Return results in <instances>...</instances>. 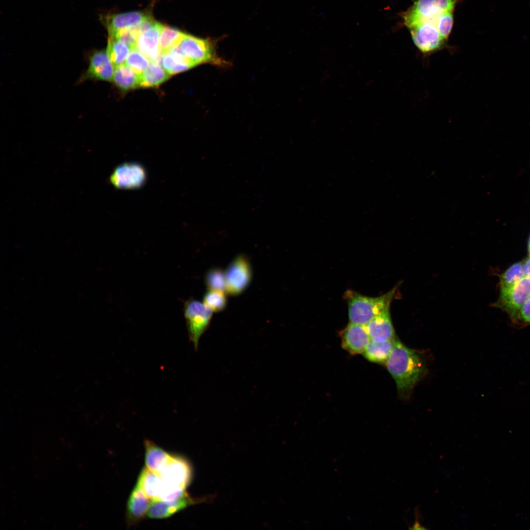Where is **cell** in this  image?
Returning a JSON list of instances; mask_svg holds the SVG:
<instances>
[{"mask_svg": "<svg viewBox=\"0 0 530 530\" xmlns=\"http://www.w3.org/2000/svg\"><path fill=\"white\" fill-rule=\"evenodd\" d=\"M394 340L384 342L371 340L363 353L364 357L370 362L385 364L392 350Z\"/></svg>", "mask_w": 530, "mask_h": 530, "instance_id": "44dd1931", "label": "cell"}, {"mask_svg": "<svg viewBox=\"0 0 530 530\" xmlns=\"http://www.w3.org/2000/svg\"><path fill=\"white\" fill-rule=\"evenodd\" d=\"M137 484L151 500L159 499L162 486L160 475L155 474L146 467L140 472Z\"/></svg>", "mask_w": 530, "mask_h": 530, "instance_id": "ffe728a7", "label": "cell"}, {"mask_svg": "<svg viewBox=\"0 0 530 530\" xmlns=\"http://www.w3.org/2000/svg\"><path fill=\"white\" fill-rule=\"evenodd\" d=\"M140 78V75L126 64H121L116 66L113 80L119 88L127 91L139 86Z\"/></svg>", "mask_w": 530, "mask_h": 530, "instance_id": "7402d4cb", "label": "cell"}, {"mask_svg": "<svg viewBox=\"0 0 530 530\" xmlns=\"http://www.w3.org/2000/svg\"><path fill=\"white\" fill-rule=\"evenodd\" d=\"M200 502V500L193 499L186 493L182 497L171 501L152 500L147 515L148 517L152 519L166 518L188 506Z\"/></svg>", "mask_w": 530, "mask_h": 530, "instance_id": "4fadbf2b", "label": "cell"}, {"mask_svg": "<svg viewBox=\"0 0 530 530\" xmlns=\"http://www.w3.org/2000/svg\"><path fill=\"white\" fill-rule=\"evenodd\" d=\"M106 50L112 63L117 66L123 64L127 59L131 49L117 39L108 37Z\"/></svg>", "mask_w": 530, "mask_h": 530, "instance_id": "d4e9b609", "label": "cell"}, {"mask_svg": "<svg viewBox=\"0 0 530 530\" xmlns=\"http://www.w3.org/2000/svg\"><path fill=\"white\" fill-rule=\"evenodd\" d=\"M149 64V60L137 49H134L130 52L125 64L140 75L148 67Z\"/></svg>", "mask_w": 530, "mask_h": 530, "instance_id": "f1b7e54d", "label": "cell"}, {"mask_svg": "<svg viewBox=\"0 0 530 530\" xmlns=\"http://www.w3.org/2000/svg\"><path fill=\"white\" fill-rule=\"evenodd\" d=\"M149 17L145 12L135 11L109 14L103 17L102 20L107 29L108 36H111L121 30L137 25Z\"/></svg>", "mask_w": 530, "mask_h": 530, "instance_id": "2e32d148", "label": "cell"}, {"mask_svg": "<svg viewBox=\"0 0 530 530\" xmlns=\"http://www.w3.org/2000/svg\"><path fill=\"white\" fill-rule=\"evenodd\" d=\"M178 47L183 54L195 66L207 63L224 67L230 65V63L218 56L213 43L209 39L185 34Z\"/></svg>", "mask_w": 530, "mask_h": 530, "instance_id": "3957f363", "label": "cell"}, {"mask_svg": "<svg viewBox=\"0 0 530 530\" xmlns=\"http://www.w3.org/2000/svg\"><path fill=\"white\" fill-rule=\"evenodd\" d=\"M530 298V278L525 276L513 286L500 289L496 306L517 320L525 303Z\"/></svg>", "mask_w": 530, "mask_h": 530, "instance_id": "8992f818", "label": "cell"}, {"mask_svg": "<svg viewBox=\"0 0 530 530\" xmlns=\"http://www.w3.org/2000/svg\"><path fill=\"white\" fill-rule=\"evenodd\" d=\"M160 476L163 486L185 490L192 478V469L185 458L172 455Z\"/></svg>", "mask_w": 530, "mask_h": 530, "instance_id": "30bf717a", "label": "cell"}, {"mask_svg": "<svg viewBox=\"0 0 530 530\" xmlns=\"http://www.w3.org/2000/svg\"><path fill=\"white\" fill-rule=\"evenodd\" d=\"M396 287L378 297H370L354 291L347 290L344 294L347 304L350 323L366 325L379 314L389 310Z\"/></svg>", "mask_w": 530, "mask_h": 530, "instance_id": "7a4b0ae2", "label": "cell"}, {"mask_svg": "<svg viewBox=\"0 0 530 530\" xmlns=\"http://www.w3.org/2000/svg\"><path fill=\"white\" fill-rule=\"evenodd\" d=\"M524 277L522 263L514 264L501 276L500 289L511 287Z\"/></svg>", "mask_w": 530, "mask_h": 530, "instance_id": "4316f807", "label": "cell"}, {"mask_svg": "<svg viewBox=\"0 0 530 530\" xmlns=\"http://www.w3.org/2000/svg\"><path fill=\"white\" fill-rule=\"evenodd\" d=\"M365 326L372 341L384 342L395 339L389 310L374 317Z\"/></svg>", "mask_w": 530, "mask_h": 530, "instance_id": "9a60e30c", "label": "cell"}, {"mask_svg": "<svg viewBox=\"0 0 530 530\" xmlns=\"http://www.w3.org/2000/svg\"><path fill=\"white\" fill-rule=\"evenodd\" d=\"M147 177L146 170L142 165L129 162L117 166L111 174L109 180L117 188L133 189L142 186Z\"/></svg>", "mask_w": 530, "mask_h": 530, "instance_id": "ba28073f", "label": "cell"}, {"mask_svg": "<svg viewBox=\"0 0 530 530\" xmlns=\"http://www.w3.org/2000/svg\"><path fill=\"white\" fill-rule=\"evenodd\" d=\"M205 283L208 290L226 293L225 273L220 268L213 267L209 269L205 274Z\"/></svg>", "mask_w": 530, "mask_h": 530, "instance_id": "484cf974", "label": "cell"}, {"mask_svg": "<svg viewBox=\"0 0 530 530\" xmlns=\"http://www.w3.org/2000/svg\"><path fill=\"white\" fill-rule=\"evenodd\" d=\"M226 292L208 290L203 297V303L214 312L223 311L227 306Z\"/></svg>", "mask_w": 530, "mask_h": 530, "instance_id": "83f0119b", "label": "cell"}, {"mask_svg": "<svg viewBox=\"0 0 530 530\" xmlns=\"http://www.w3.org/2000/svg\"><path fill=\"white\" fill-rule=\"evenodd\" d=\"M517 320L522 323L530 324V298L523 305L518 314Z\"/></svg>", "mask_w": 530, "mask_h": 530, "instance_id": "4dcf8cb0", "label": "cell"}, {"mask_svg": "<svg viewBox=\"0 0 530 530\" xmlns=\"http://www.w3.org/2000/svg\"><path fill=\"white\" fill-rule=\"evenodd\" d=\"M385 365L396 382L399 397L402 399L408 398L427 372L425 362L420 354L397 339Z\"/></svg>", "mask_w": 530, "mask_h": 530, "instance_id": "6da1fadb", "label": "cell"}, {"mask_svg": "<svg viewBox=\"0 0 530 530\" xmlns=\"http://www.w3.org/2000/svg\"><path fill=\"white\" fill-rule=\"evenodd\" d=\"M163 25L155 24L138 38L136 49L152 62L159 64L161 57L159 40Z\"/></svg>", "mask_w": 530, "mask_h": 530, "instance_id": "5bb4252c", "label": "cell"}, {"mask_svg": "<svg viewBox=\"0 0 530 530\" xmlns=\"http://www.w3.org/2000/svg\"><path fill=\"white\" fill-rule=\"evenodd\" d=\"M184 311L189 338L197 349L200 338L210 325L213 311L203 302L192 298L185 302Z\"/></svg>", "mask_w": 530, "mask_h": 530, "instance_id": "277c9868", "label": "cell"}, {"mask_svg": "<svg viewBox=\"0 0 530 530\" xmlns=\"http://www.w3.org/2000/svg\"><path fill=\"white\" fill-rule=\"evenodd\" d=\"M528 250H529V253L530 254V236L529 237V240H528Z\"/></svg>", "mask_w": 530, "mask_h": 530, "instance_id": "d6a6232c", "label": "cell"}, {"mask_svg": "<svg viewBox=\"0 0 530 530\" xmlns=\"http://www.w3.org/2000/svg\"><path fill=\"white\" fill-rule=\"evenodd\" d=\"M339 335L342 347L352 355L363 354L371 341L365 325L350 322Z\"/></svg>", "mask_w": 530, "mask_h": 530, "instance_id": "8fae6325", "label": "cell"}, {"mask_svg": "<svg viewBox=\"0 0 530 530\" xmlns=\"http://www.w3.org/2000/svg\"><path fill=\"white\" fill-rule=\"evenodd\" d=\"M169 74L156 62H152L140 75L139 86L155 87L166 80Z\"/></svg>", "mask_w": 530, "mask_h": 530, "instance_id": "603a6c76", "label": "cell"}, {"mask_svg": "<svg viewBox=\"0 0 530 530\" xmlns=\"http://www.w3.org/2000/svg\"><path fill=\"white\" fill-rule=\"evenodd\" d=\"M114 71V64L106 50L94 51L89 56L88 68L82 76L81 80L93 79L111 81Z\"/></svg>", "mask_w": 530, "mask_h": 530, "instance_id": "7c38bea8", "label": "cell"}, {"mask_svg": "<svg viewBox=\"0 0 530 530\" xmlns=\"http://www.w3.org/2000/svg\"><path fill=\"white\" fill-rule=\"evenodd\" d=\"M414 43L424 53H430L444 47L445 40L432 21H422L408 27Z\"/></svg>", "mask_w": 530, "mask_h": 530, "instance_id": "9c48e42d", "label": "cell"}, {"mask_svg": "<svg viewBox=\"0 0 530 530\" xmlns=\"http://www.w3.org/2000/svg\"><path fill=\"white\" fill-rule=\"evenodd\" d=\"M456 0H417L403 17L408 27L432 18L445 12L452 11Z\"/></svg>", "mask_w": 530, "mask_h": 530, "instance_id": "52a82bcc", "label": "cell"}, {"mask_svg": "<svg viewBox=\"0 0 530 530\" xmlns=\"http://www.w3.org/2000/svg\"><path fill=\"white\" fill-rule=\"evenodd\" d=\"M144 445L146 467L155 474L160 475L172 455L169 454L149 440H145Z\"/></svg>", "mask_w": 530, "mask_h": 530, "instance_id": "ac0fdd59", "label": "cell"}, {"mask_svg": "<svg viewBox=\"0 0 530 530\" xmlns=\"http://www.w3.org/2000/svg\"><path fill=\"white\" fill-rule=\"evenodd\" d=\"M151 500L136 483L130 496L127 507V518L129 524L136 523L147 514Z\"/></svg>", "mask_w": 530, "mask_h": 530, "instance_id": "e0dca14e", "label": "cell"}, {"mask_svg": "<svg viewBox=\"0 0 530 530\" xmlns=\"http://www.w3.org/2000/svg\"><path fill=\"white\" fill-rule=\"evenodd\" d=\"M226 293L237 296L249 286L252 278V269L247 256L239 254L235 257L224 271Z\"/></svg>", "mask_w": 530, "mask_h": 530, "instance_id": "5b68a950", "label": "cell"}, {"mask_svg": "<svg viewBox=\"0 0 530 530\" xmlns=\"http://www.w3.org/2000/svg\"><path fill=\"white\" fill-rule=\"evenodd\" d=\"M185 34L176 28L163 26L159 40L161 55L178 46Z\"/></svg>", "mask_w": 530, "mask_h": 530, "instance_id": "cb8c5ba5", "label": "cell"}, {"mask_svg": "<svg viewBox=\"0 0 530 530\" xmlns=\"http://www.w3.org/2000/svg\"><path fill=\"white\" fill-rule=\"evenodd\" d=\"M522 268L525 276L530 278V256L522 263Z\"/></svg>", "mask_w": 530, "mask_h": 530, "instance_id": "1f68e13d", "label": "cell"}, {"mask_svg": "<svg viewBox=\"0 0 530 530\" xmlns=\"http://www.w3.org/2000/svg\"><path fill=\"white\" fill-rule=\"evenodd\" d=\"M159 62L169 75L186 71L195 66L183 54L178 46L162 54Z\"/></svg>", "mask_w": 530, "mask_h": 530, "instance_id": "d6986e66", "label": "cell"}, {"mask_svg": "<svg viewBox=\"0 0 530 530\" xmlns=\"http://www.w3.org/2000/svg\"><path fill=\"white\" fill-rule=\"evenodd\" d=\"M452 11L443 12L434 19V24L441 37L446 40L449 36L453 25Z\"/></svg>", "mask_w": 530, "mask_h": 530, "instance_id": "f546056e", "label": "cell"}]
</instances>
